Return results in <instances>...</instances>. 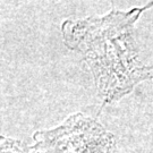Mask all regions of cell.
I'll use <instances>...</instances> for the list:
<instances>
[{"instance_id": "cell-1", "label": "cell", "mask_w": 153, "mask_h": 153, "mask_svg": "<svg viewBox=\"0 0 153 153\" xmlns=\"http://www.w3.org/2000/svg\"><path fill=\"white\" fill-rule=\"evenodd\" d=\"M0 153H38L34 148H27L25 144L8 138L0 137Z\"/></svg>"}]
</instances>
